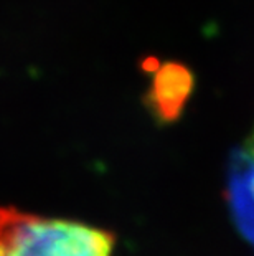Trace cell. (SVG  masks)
Returning <instances> with one entry per match:
<instances>
[{"instance_id":"cell-2","label":"cell","mask_w":254,"mask_h":256,"mask_svg":"<svg viewBox=\"0 0 254 256\" xmlns=\"http://www.w3.org/2000/svg\"><path fill=\"white\" fill-rule=\"evenodd\" d=\"M190 90V76L178 66L162 68L154 83V101L162 114H174Z\"/></svg>"},{"instance_id":"cell-1","label":"cell","mask_w":254,"mask_h":256,"mask_svg":"<svg viewBox=\"0 0 254 256\" xmlns=\"http://www.w3.org/2000/svg\"><path fill=\"white\" fill-rule=\"evenodd\" d=\"M114 236L86 223L0 208V256H112Z\"/></svg>"},{"instance_id":"cell-3","label":"cell","mask_w":254,"mask_h":256,"mask_svg":"<svg viewBox=\"0 0 254 256\" xmlns=\"http://www.w3.org/2000/svg\"><path fill=\"white\" fill-rule=\"evenodd\" d=\"M253 146H254V140H253Z\"/></svg>"}]
</instances>
